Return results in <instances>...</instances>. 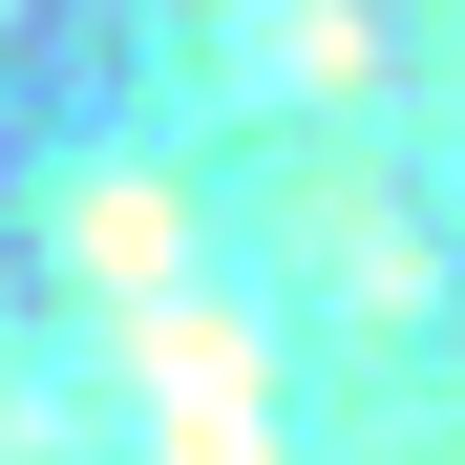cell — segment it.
I'll list each match as a JSON object with an SVG mask.
<instances>
[{
  "mask_svg": "<svg viewBox=\"0 0 465 465\" xmlns=\"http://www.w3.org/2000/svg\"><path fill=\"white\" fill-rule=\"evenodd\" d=\"M64 275H85L106 318L170 296V275H191V191H170V170H64Z\"/></svg>",
  "mask_w": 465,
  "mask_h": 465,
  "instance_id": "7a4b0ae2",
  "label": "cell"
},
{
  "mask_svg": "<svg viewBox=\"0 0 465 465\" xmlns=\"http://www.w3.org/2000/svg\"><path fill=\"white\" fill-rule=\"evenodd\" d=\"M360 64H381V22H360V0H275V85H318V106H339Z\"/></svg>",
  "mask_w": 465,
  "mask_h": 465,
  "instance_id": "3957f363",
  "label": "cell"
},
{
  "mask_svg": "<svg viewBox=\"0 0 465 465\" xmlns=\"http://www.w3.org/2000/svg\"><path fill=\"white\" fill-rule=\"evenodd\" d=\"M127 402H148V465H296L275 444V318L254 296H212V275H170V296H127Z\"/></svg>",
  "mask_w": 465,
  "mask_h": 465,
  "instance_id": "6da1fadb",
  "label": "cell"
}]
</instances>
